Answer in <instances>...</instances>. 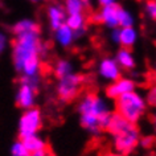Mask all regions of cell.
<instances>
[{"label": "cell", "mask_w": 156, "mask_h": 156, "mask_svg": "<svg viewBox=\"0 0 156 156\" xmlns=\"http://www.w3.org/2000/svg\"><path fill=\"white\" fill-rule=\"evenodd\" d=\"M54 40L62 48H70L76 40V32L68 24H64L57 30H54Z\"/></svg>", "instance_id": "obj_12"}, {"label": "cell", "mask_w": 156, "mask_h": 156, "mask_svg": "<svg viewBox=\"0 0 156 156\" xmlns=\"http://www.w3.org/2000/svg\"><path fill=\"white\" fill-rule=\"evenodd\" d=\"M11 156H32L30 151L25 147L24 142L21 139L13 142V144L11 146Z\"/></svg>", "instance_id": "obj_21"}, {"label": "cell", "mask_w": 156, "mask_h": 156, "mask_svg": "<svg viewBox=\"0 0 156 156\" xmlns=\"http://www.w3.org/2000/svg\"><path fill=\"white\" fill-rule=\"evenodd\" d=\"M147 101L138 91L127 93L115 101V111L131 123H138L147 111Z\"/></svg>", "instance_id": "obj_4"}, {"label": "cell", "mask_w": 156, "mask_h": 156, "mask_svg": "<svg viewBox=\"0 0 156 156\" xmlns=\"http://www.w3.org/2000/svg\"><path fill=\"white\" fill-rule=\"evenodd\" d=\"M98 3H99V5H101V7H108V5H114V4H116L115 0H98Z\"/></svg>", "instance_id": "obj_28"}, {"label": "cell", "mask_w": 156, "mask_h": 156, "mask_svg": "<svg viewBox=\"0 0 156 156\" xmlns=\"http://www.w3.org/2000/svg\"><path fill=\"white\" fill-rule=\"evenodd\" d=\"M112 136V146L115 152L130 155L140 143V131L135 123L123 118L119 112L114 111L110 126L107 128Z\"/></svg>", "instance_id": "obj_3"}, {"label": "cell", "mask_w": 156, "mask_h": 156, "mask_svg": "<svg viewBox=\"0 0 156 156\" xmlns=\"http://www.w3.org/2000/svg\"><path fill=\"white\" fill-rule=\"evenodd\" d=\"M5 46H7V36L5 33H0V50L4 52Z\"/></svg>", "instance_id": "obj_26"}, {"label": "cell", "mask_w": 156, "mask_h": 156, "mask_svg": "<svg viewBox=\"0 0 156 156\" xmlns=\"http://www.w3.org/2000/svg\"><path fill=\"white\" fill-rule=\"evenodd\" d=\"M135 89H136V83L134 80L127 77H122L118 81H115V82H111L106 87V97L110 99L116 101L119 97L127 94V93L135 91Z\"/></svg>", "instance_id": "obj_9"}, {"label": "cell", "mask_w": 156, "mask_h": 156, "mask_svg": "<svg viewBox=\"0 0 156 156\" xmlns=\"http://www.w3.org/2000/svg\"><path fill=\"white\" fill-rule=\"evenodd\" d=\"M77 110L81 127L93 136H98L103 130L107 131L114 114L106 101L93 93H87L80 99Z\"/></svg>", "instance_id": "obj_2"}, {"label": "cell", "mask_w": 156, "mask_h": 156, "mask_svg": "<svg viewBox=\"0 0 156 156\" xmlns=\"http://www.w3.org/2000/svg\"><path fill=\"white\" fill-rule=\"evenodd\" d=\"M83 34H85V29L77 30V32H76V38H78V37H81V36H83Z\"/></svg>", "instance_id": "obj_30"}, {"label": "cell", "mask_w": 156, "mask_h": 156, "mask_svg": "<svg viewBox=\"0 0 156 156\" xmlns=\"http://www.w3.org/2000/svg\"><path fill=\"white\" fill-rule=\"evenodd\" d=\"M154 143H155V138L148 135V136H144V138H140L139 146H142L143 148H150V147H152Z\"/></svg>", "instance_id": "obj_24"}, {"label": "cell", "mask_w": 156, "mask_h": 156, "mask_svg": "<svg viewBox=\"0 0 156 156\" xmlns=\"http://www.w3.org/2000/svg\"><path fill=\"white\" fill-rule=\"evenodd\" d=\"M30 2H34V3H36V2H38V0H30Z\"/></svg>", "instance_id": "obj_34"}, {"label": "cell", "mask_w": 156, "mask_h": 156, "mask_svg": "<svg viewBox=\"0 0 156 156\" xmlns=\"http://www.w3.org/2000/svg\"><path fill=\"white\" fill-rule=\"evenodd\" d=\"M98 74L102 80L107 82H115L119 78H122V68L118 61L112 57H105L101 60L98 65Z\"/></svg>", "instance_id": "obj_7"}, {"label": "cell", "mask_w": 156, "mask_h": 156, "mask_svg": "<svg viewBox=\"0 0 156 156\" xmlns=\"http://www.w3.org/2000/svg\"><path fill=\"white\" fill-rule=\"evenodd\" d=\"M119 19V28H128V27H135V17L130 11L126 8H119L118 13Z\"/></svg>", "instance_id": "obj_19"}, {"label": "cell", "mask_w": 156, "mask_h": 156, "mask_svg": "<svg viewBox=\"0 0 156 156\" xmlns=\"http://www.w3.org/2000/svg\"><path fill=\"white\" fill-rule=\"evenodd\" d=\"M24 142L25 147L30 151V154H34V152H38V151H42V150H46V142L41 138L38 134L36 135H30V136H27V138L21 139Z\"/></svg>", "instance_id": "obj_16"}, {"label": "cell", "mask_w": 156, "mask_h": 156, "mask_svg": "<svg viewBox=\"0 0 156 156\" xmlns=\"http://www.w3.org/2000/svg\"><path fill=\"white\" fill-rule=\"evenodd\" d=\"M139 33L135 27H128V28H120V45L123 48H128L134 46L138 41Z\"/></svg>", "instance_id": "obj_15"}, {"label": "cell", "mask_w": 156, "mask_h": 156, "mask_svg": "<svg viewBox=\"0 0 156 156\" xmlns=\"http://www.w3.org/2000/svg\"><path fill=\"white\" fill-rule=\"evenodd\" d=\"M144 11H146L147 16H150L151 19H156V0H147Z\"/></svg>", "instance_id": "obj_23"}, {"label": "cell", "mask_w": 156, "mask_h": 156, "mask_svg": "<svg viewBox=\"0 0 156 156\" xmlns=\"http://www.w3.org/2000/svg\"><path fill=\"white\" fill-rule=\"evenodd\" d=\"M110 38L114 44H119L120 45V29L115 28V29H111V33H110Z\"/></svg>", "instance_id": "obj_25"}, {"label": "cell", "mask_w": 156, "mask_h": 156, "mask_svg": "<svg viewBox=\"0 0 156 156\" xmlns=\"http://www.w3.org/2000/svg\"><path fill=\"white\" fill-rule=\"evenodd\" d=\"M106 156H127V155H123V154H118V152H111V154H107Z\"/></svg>", "instance_id": "obj_31"}, {"label": "cell", "mask_w": 156, "mask_h": 156, "mask_svg": "<svg viewBox=\"0 0 156 156\" xmlns=\"http://www.w3.org/2000/svg\"><path fill=\"white\" fill-rule=\"evenodd\" d=\"M83 77L81 74L72 73L61 80L57 83V95L61 102H70L80 94L82 87Z\"/></svg>", "instance_id": "obj_6"}, {"label": "cell", "mask_w": 156, "mask_h": 156, "mask_svg": "<svg viewBox=\"0 0 156 156\" xmlns=\"http://www.w3.org/2000/svg\"><path fill=\"white\" fill-rule=\"evenodd\" d=\"M46 48L38 32H28L15 36L12 44V61L17 73L27 77H38L41 70V56Z\"/></svg>", "instance_id": "obj_1"}, {"label": "cell", "mask_w": 156, "mask_h": 156, "mask_svg": "<svg viewBox=\"0 0 156 156\" xmlns=\"http://www.w3.org/2000/svg\"><path fill=\"white\" fill-rule=\"evenodd\" d=\"M32 156H50V154L48 150H42V151L34 152V154H32Z\"/></svg>", "instance_id": "obj_29"}, {"label": "cell", "mask_w": 156, "mask_h": 156, "mask_svg": "<svg viewBox=\"0 0 156 156\" xmlns=\"http://www.w3.org/2000/svg\"><path fill=\"white\" fill-rule=\"evenodd\" d=\"M119 8H120L119 4H114L108 7H102V9L99 11L101 15H102V24L107 27L108 29H115L119 27V19H118Z\"/></svg>", "instance_id": "obj_11"}, {"label": "cell", "mask_w": 156, "mask_h": 156, "mask_svg": "<svg viewBox=\"0 0 156 156\" xmlns=\"http://www.w3.org/2000/svg\"><path fill=\"white\" fill-rule=\"evenodd\" d=\"M152 123H154V130H155V132H156V111H155L154 116H152Z\"/></svg>", "instance_id": "obj_32"}, {"label": "cell", "mask_w": 156, "mask_h": 156, "mask_svg": "<svg viewBox=\"0 0 156 156\" xmlns=\"http://www.w3.org/2000/svg\"><path fill=\"white\" fill-rule=\"evenodd\" d=\"M91 21H93V23H95V24H102V15H101V12L93 13Z\"/></svg>", "instance_id": "obj_27"}, {"label": "cell", "mask_w": 156, "mask_h": 156, "mask_svg": "<svg viewBox=\"0 0 156 156\" xmlns=\"http://www.w3.org/2000/svg\"><path fill=\"white\" fill-rule=\"evenodd\" d=\"M41 126H42V116L40 108L32 107L29 110H24L17 124L19 139H24L27 136L38 134V131L41 130Z\"/></svg>", "instance_id": "obj_5"}, {"label": "cell", "mask_w": 156, "mask_h": 156, "mask_svg": "<svg viewBox=\"0 0 156 156\" xmlns=\"http://www.w3.org/2000/svg\"><path fill=\"white\" fill-rule=\"evenodd\" d=\"M70 28H72L74 32L81 29H85V25H86V17H85L83 13H72L68 15L66 17V23Z\"/></svg>", "instance_id": "obj_18"}, {"label": "cell", "mask_w": 156, "mask_h": 156, "mask_svg": "<svg viewBox=\"0 0 156 156\" xmlns=\"http://www.w3.org/2000/svg\"><path fill=\"white\" fill-rule=\"evenodd\" d=\"M37 90L34 86L27 83V82H20V86L17 89L16 93V105L21 110H29V108L34 107L36 105V97H37Z\"/></svg>", "instance_id": "obj_8"}, {"label": "cell", "mask_w": 156, "mask_h": 156, "mask_svg": "<svg viewBox=\"0 0 156 156\" xmlns=\"http://www.w3.org/2000/svg\"><path fill=\"white\" fill-rule=\"evenodd\" d=\"M66 17H68V12L65 7L60 4H50L48 7V21L52 30H57L61 25H64L66 23Z\"/></svg>", "instance_id": "obj_10"}, {"label": "cell", "mask_w": 156, "mask_h": 156, "mask_svg": "<svg viewBox=\"0 0 156 156\" xmlns=\"http://www.w3.org/2000/svg\"><path fill=\"white\" fill-rule=\"evenodd\" d=\"M146 101H147V105H148V106L156 108V85L151 86V87L147 90Z\"/></svg>", "instance_id": "obj_22"}, {"label": "cell", "mask_w": 156, "mask_h": 156, "mask_svg": "<svg viewBox=\"0 0 156 156\" xmlns=\"http://www.w3.org/2000/svg\"><path fill=\"white\" fill-rule=\"evenodd\" d=\"M115 60L118 61V64L120 65V68L123 70H132L135 68L136 62H135V57L131 53V50L128 48H120L115 54Z\"/></svg>", "instance_id": "obj_13"}, {"label": "cell", "mask_w": 156, "mask_h": 156, "mask_svg": "<svg viewBox=\"0 0 156 156\" xmlns=\"http://www.w3.org/2000/svg\"><path fill=\"white\" fill-rule=\"evenodd\" d=\"M38 30H40V27L32 19H21L12 25V32L15 36L28 32H38Z\"/></svg>", "instance_id": "obj_14"}, {"label": "cell", "mask_w": 156, "mask_h": 156, "mask_svg": "<svg viewBox=\"0 0 156 156\" xmlns=\"http://www.w3.org/2000/svg\"><path fill=\"white\" fill-rule=\"evenodd\" d=\"M54 76L57 77V80H61V78H64L66 76H69V74L74 73L73 72V64L68 60H58L56 62V65H54Z\"/></svg>", "instance_id": "obj_17"}, {"label": "cell", "mask_w": 156, "mask_h": 156, "mask_svg": "<svg viewBox=\"0 0 156 156\" xmlns=\"http://www.w3.org/2000/svg\"><path fill=\"white\" fill-rule=\"evenodd\" d=\"M155 81H156V66H155Z\"/></svg>", "instance_id": "obj_33"}, {"label": "cell", "mask_w": 156, "mask_h": 156, "mask_svg": "<svg viewBox=\"0 0 156 156\" xmlns=\"http://www.w3.org/2000/svg\"><path fill=\"white\" fill-rule=\"evenodd\" d=\"M64 7L68 15L72 13H83V9L86 8L83 0H65Z\"/></svg>", "instance_id": "obj_20"}]
</instances>
